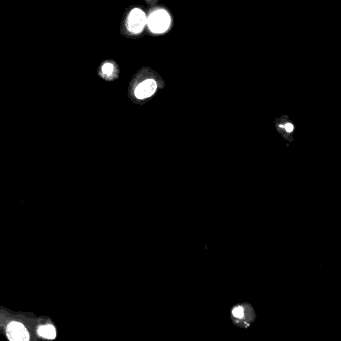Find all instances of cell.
Instances as JSON below:
<instances>
[{
    "mask_svg": "<svg viewBox=\"0 0 341 341\" xmlns=\"http://www.w3.org/2000/svg\"><path fill=\"white\" fill-rule=\"evenodd\" d=\"M38 334L47 339H54L56 337V329L53 325H43L37 330Z\"/></svg>",
    "mask_w": 341,
    "mask_h": 341,
    "instance_id": "cell-5",
    "label": "cell"
},
{
    "mask_svg": "<svg viewBox=\"0 0 341 341\" xmlns=\"http://www.w3.org/2000/svg\"><path fill=\"white\" fill-rule=\"evenodd\" d=\"M171 24V17L165 9L153 10L147 17V25L152 33L161 34L168 30Z\"/></svg>",
    "mask_w": 341,
    "mask_h": 341,
    "instance_id": "cell-1",
    "label": "cell"
},
{
    "mask_svg": "<svg viewBox=\"0 0 341 341\" xmlns=\"http://www.w3.org/2000/svg\"><path fill=\"white\" fill-rule=\"evenodd\" d=\"M157 89V83L154 79H146L137 85L134 95L137 99H146L152 96Z\"/></svg>",
    "mask_w": 341,
    "mask_h": 341,
    "instance_id": "cell-3",
    "label": "cell"
},
{
    "mask_svg": "<svg viewBox=\"0 0 341 341\" xmlns=\"http://www.w3.org/2000/svg\"><path fill=\"white\" fill-rule=\"evenodd\" d=\"M101 72H102V74H103L104 76H106V77L111 76L113 73H114V65L111 64V63H105V64L102 66Z\"/></svg>",
    "mask_w": 341,
    "mask_h": 341,
    "instance_id": "cell-6",
    "label": "cell"
},
{
    "mask_svg": "<svg viewBox=\"0 0 341 341\" xmlns=\"http://www.w3.org/2000/svg\"><path fill=\"white\" fill-rule=\"evenodd\" d=\"M7 337L11 341H27L29 339V334L21 323L11 322L7 327Z\"/></svg>",
    "mask_w": 341,
    "mask_h": 341,
    "instance_id": "cell-4",
    "label": "cell"
},
{
    "mask_svg": "<svg viewBox=\"0 0 341 341\" xmlns=\"http://www.w3.org/2000/svg\"><path fill=\"white\" fill-rule=\"evenodd\" d=\"M146 24L147 16L141 9L134 8L130 11L126 21V27L129 32L133 34H138L144 29Z\"/></svg>",
    "mask_w": 341,
    "mask_h": 341,
    "instance_id": "cell-2",
    "label": "cell"
},
{
    "mask_svg": "<svg viewBox=\"0 0 341 341\" xmlns=\"http://www.w3.org/2000/svg\"><path fill=\"white\" fill-rule=\"evenodd\" d=\"M284 128H285V129H286V131H287V132H289V133H290V132H292V131L294 130V126H293L292 124H290V123H287L285 126H284Z\"/></svg>",
    "mask_w": 341,
    "mask_h": 341,
    "instance_id": "cell-8",
    "label": "cell"
},
{
    "mask_svg": "<svg viewBox=\"0 0 341 341\" xmlns=\"http://www.w3.org/2000/svg\"><path fill=\"white\" fill-rule=\"evenodd\" d=\"M232 315L235 318H243L244 317V310L241 306H236L234 307V309L232 310Z\"/></svg>",
    "mask_w": 341,
    "mask_h": 341,
    "instance_id": "cell-7",
    "label": "cell"
},
{
    "mask_svg": "<svg viewBox=\"0 0 341 341\" xmlns=\"http://www.w3.org/2000/svg\"><path fill=\"white\" fill-rule=\"evenodd\" d=\"M146 1H147L148 4H154L157 1V0H146Z\"/></svg>",
    "mask_w": 341,
    "mask_h": 341,
    "instance_id": "cell-9",
    "label": "cell"
}]
</instances>
